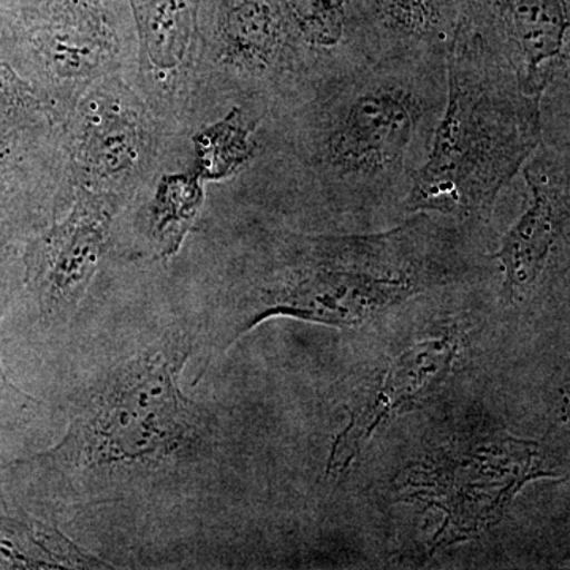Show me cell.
Listing matches in <instances>:
<instances>
[{
  "label": "cell",
  "instance_id": "cell-1",
  "mask_svg": "<svg viewBox=\"0 0 570 570\" xmlns=\"http://www.w3.org/2000/svg\"><path fill=\"white\" fill-rule=\"evenodd\" d=\"M445 104V56L382 55L288 108V184L321 223L404 219Z\"/></svg>",
  "mask_w": 570,
  "mask_h": 570
},
{
  "label": "cell",
  "instance_id": "cell-9",
  "mask_svg": "<svg viewBox=\"0 0 570 570\" xmlns=\"http://www.w3.org/2000/svg\"><path fill=\"white\" fill-rule=\"evenodd\" d=\"M110 220L107 204L82 198L69 219L32 246L29 284L51 324H66L80 305L102 257Z\"/></svg>",
  "mask_w": 570,
  "mask_h": 570
},
{
  "label": "cell",
  "instance_id": "cell-8",
  "mask_svg": "<svg viewBox=\"0 0 570 570\" xmlns=\"http://www.w3.org/2000/svg\"><path fill=\"white\" fill-rule=\"evenodd\" d=\"M217 61L243 85H266L288 108L313 88L279 0H217Z\"/></svg>",
  "mask_w": 570,
  "mask_h": 570
},
{
  "label": "cell",
  "instance_id": "cell-4",
  "mask_svg": "<svg viewBox=\"0 0 570 570\" xmlns=\"http://www.w3.org/2000/svg\"><path fill=\"white\" fill-rule=\"evenodd\" d=\"M543 97L466 13L445 51V104L404 213L489 227L499 197L543 141Z\"/></svg>",
  "mask_w": 570,
  "mask_h": 570
},
{
  "label": "cell",
  "instance_id": "cell-5",
  "mask_svg": "<svg viewBox=\"0 0 570 570\" xmlns=\"http://www.w3.org/2000/svg\"><path fill=\"white\" fill-rule=\"evenodd\" d=\"M558 478L538 441L479 431L431 450L397 475V487L441 513L430 553L479 538L532 480Z\"/></svg>",
  "mask_w": 570,
  "mask_h": 570
},
{
  "label": "cell",
  "instance_id": "cell-14",
  "mask_svg": "<svg viewBox=\"0 0 570 570\" xmlns=\"http://www.w3.org/2000/svg\"><path fill=\"white\" fill-rule=\"evenodd\" d=\"M204 204L197 179L175 176L165 179L151 214V235L164 255L175 254L193 227Z\"/></svg>",
  "mask_w": 570,
  "mask_h": 570
},
{
  "label": "cell",
  "instance_id": "cell-7",
  "mask_svg": "<svg viewBox=\"0 0 570 570\" xmlns=\"http://www.w3.org/2000/svg\"><path fill=\"white\" fill-rule=\"evenodd\" d=\"M460 355L461 335L449 326L393 356L354 400L346 426L330 448L325 474L335 479L346 474L379 428L425 403L445 384Z\"/></svg>",
  "mask_w": 570,
  "mask_h": 570
},
{
  "label": "cell",
  "instance_id": "cell-10",
  "mask_svg": "<svg viewBox=\"0 0 570 570\" xmlns=\"http://www.w3.org/2000/svg\"><path fill=\"white\" fill-rule=\"evenodd\" d=\"M468 14L508 52L531 96L569 73L570 0H469Z\"/></svg>",
  "mask_w": 570,
  "mask_h": 570
},
{
  "label": "cell",
  "instance_id": "cell-6",
  "mask_svg": "<svg viewBox=\"0 0 570 570\" xmlns=\"http://www.w3.org/2000/svg\"><path fill=\"white\" fill-rule=\"evenodd\" d=\"M527 195L515 223L490 253L501 273L505 305H521L538 294L568 254L570 223L569 140L546 138L521 168Z\"/></svg>",
  "mask_w": 570,
  "mask_h": 570
},
{
  "label": "cell",
  "instance_id": "cell-13",
  "mask_svg": "<svg viewBox=\"0 0 570 570\" xmlns=\"http://www.w3.org/2000/svg\"><path fill=\"white\" fill-rule=\"evenodd\" d=\"M262 124L264 118L236 105L220 121L206 127L195 140L204 178L227 179L249 167L262 151L257 137Z\"/></svg>",
  "mask_w": 570,
  "mask_h": 570
},
{
  "label": "cell",
  "instance_id": "cell-3",
  "mask_svg": "<svg viewBox=\"0 0 570 570\" xmlns=\"http://www.w3.org/2000/svg\"><path fill=\"white\" fill-rule=\"evenodd\" d=\"M189 352L183 333L165 336L81 393L61 441L37 459L52 494L92 501L181 482L209 442L208 415L179 385Z\"/></svg>",
  "mask_w": 570,
  "mask_h": 570
},
{
  "label": "cell",
  "instance_id": "cell-2",
  "mask_svg": "<svg viewBox=\"0 0 570 570\" xmlns=\"http://www.w3.org/2000/svg\"><path fill=\"white\" fill-rule=\"evenodd\" d=\"M480 230L485 227L415 213L379 230L275 236L214 324L213 354L268 318L352 328L417 296L466 283L490 258L475 249Z\"/></svg>",
  "mask_w": 570,
  "mask_h": 570
},
{
  "label": "cell",
  "instance_id": "cell-11",
  "mask_svg": "<svg viewBox=\"0 0 570 570\" xmlns=\"http://www.w3.org/2000/svg\"><path fill=\"white\" fill-rule=\"evenodd\" d=\"M313 86L382 56L365 0H279Z\"/></svg>",
  "mask_w": 570,
  "mask_h": 570
},
{
  "label": "cell",
  "instance_id": "cell-12",
  "mask_svg": "<svg viewBox=\"0 0 570 570\" xmlns=\"http://www.w3.org/2000/svg\"><path fill=\"white\" fill-rule=\"evenodd\" d=\"M382 55L445 56L469 0H365Z\"/></svg>",
  "mask_w": 570,
  "mask_h": 570
}]
</instances>
